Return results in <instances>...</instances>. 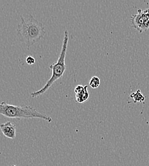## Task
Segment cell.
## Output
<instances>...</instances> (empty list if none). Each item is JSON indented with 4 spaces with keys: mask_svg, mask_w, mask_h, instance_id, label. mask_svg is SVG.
<instances>
[{
    "mask_svg": "<svg viewBox=\"0 0 149 166\" xmlns=\"http://www.w3.org/2000/svg\"><path fill=\"white\" fill-rule=\"evenodd\" d=\"M20 17L21 20L17 25V35L20 40L29 48L44 38L45 34V27L33 14H29L27 17L21 15Z\"/></svg>",
    "mask_w": 149,
    "mask_h": 166,
    "instance_id": "obj_1",
    "label": "cell"
},
{
    "mask_svg": "<svg viewBox=\"0 0 149 166\" xmlns=\"http://www.w3.org/2000/svg\"><path fill=\"white\" fill-rule=\"evenodd\" d=\"M68 42L69 32L68 30H65V32H64V39L59 56L55 63L49 66V68H50L52 71V76L48 80L46 84L44 86V87H42L40 89L36 91V92H33L30 93V95L32 97L35 98L44 94L52 86L53 84H54L58 79H61L63 76L66 69L65 59L68 49Z\"/></svg>",
    "mask_w": 149,
    "mask_h": 166,
    "instance_id": "obj_2",
    "label": "cell"
},
{
    "mask_svg": "<svg viewBox=\"0 0 149 166\" xmlns=\"http://www.w3.org/2000/svg\"><path fill=\"white\" fill-rule=\"evenodd\" d=\"M0 114L10 118H39L49 123L53 121L50 116L42 113L34 107L11 105L5 101L0 104Z\"/></svg>",
    "mask_w": 149,
    "mask_h": 166,
    "instance_id": "obj_3",
    "label": "cell"
},
{
    "mask_svg": "<svg viewBox=\"0 0 149 166\" xmlns=\"http://www.w3.org/2000/svg\"><path fill=\"white\" fill-rule=\"evenodd\" d=\"M131 23L140 33L147 31L149 28V15L147 10H138V14L131 16Z\"/></svg>",
    "mask_w": 149,
    "mask_h": 166,
    "instance_id": "obj_4",
    "label": "cell"
},
{
    "mask_svg": "<svg viewBox=\"0 0 149 166\" xmlns=\"http://www.w3.org/2000/svg\"><path fill=\"white\" fill-rule=\"evenodd\" d=\"M0 129L5 137L10 139L15 138L16 126L10 121H7L6 123L0 124Z\"/></svg>",
    "mask_w": 149,
    "mask_h": 166,
    "instance_id": "obj_5",
    "label": "cell"
},
{
    "mask_svg": "<svg viewBox=\"0 0 149 166\" xmlns=\"http://www.w3.org/2000/svg\"><path fill=\"white\" fill-rule=\"evenodd\" d=\"M87 86H84V88L82 92L76 94V102L78 103H83L88 100L89 97V92Z\"/></svg>",
    "mask_w": 149,
    "mask_h": 166,
    "instance_id": "obj_6",
    "label": "cell"
},
{
    "mask_svg": "<svg viewBox=\"0 0 149 166\" xmlns=\"http://www.w3.org/2000/svg\"><path fill=\"white\" fill-rule=\"evenodd\" d=\"M130 97L133 100L134 103H143L145 100V97L141 92L140 89H138L135 92L131 93Z\"/></svg>",
    "mask_w": 149,
    "mask_h": 166,
    "instance_id": "obj_7",
    "label": "cell"
},
{
    "mask_svg": "<svg viewBox=\"0 0 149 166\" xmlns=\"http://www.w3.org/2000/svg\"><path fill=\"white\" fill-rule=\"evenodd\" d=\"M101 84V81L98 77L97 76H93L91 79H90L89 81V86L92 88H98Z\"/></svg>",
    "mask_w": 149,
    "mask_h": 166,
    "instance_id": "obj_8",
    "label": "cell"
},
{
    "mask_svg": "<svg viewBox=\"0 0 149 166\" xmlns=\"http://www.w3.org/2000/svg\"><path fill=\"white\" fill-rule=\"evenodd\" d=\"M26 63H27V64H28V65H33V64H35L36 62L35 58L31 55L28 56V57L26 59Z\"/></svg>",
    "mask_w": 149,
    "mask_h": 166,
    "instance_id": "obj_9",
    "label": "cell"
},
{
    "mask_svg": "<svg viewBox=\"0 0 149 166\" xmlns=\"http://www.w3.org/2000/svg\"><path fill=\"white\" fill-rule=\"evenodd\" d=\"M147 12H148V14L149 15V9H147Z\"/></svg>",
    "mask_w": 149,
    "mask_h": 166,
    "instance_id": "obj_10",
    "label": "cell"
},
{
    "mask_svg": "<svg viewBox=\"0 0 149 166\" xmlns=\"http://www.w3.org/2000/svg\"><path fill=\"white\" fill-rule=\"evenodd\" d=\"M12 166H16V165H12Z\"/></svg>",
    "mask_w": 149,
    "mask_h": 166,
    "instance_id": "obj_11",
    "label": "cell"
}]
</instances>
